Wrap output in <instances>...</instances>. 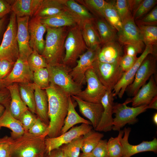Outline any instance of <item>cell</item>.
<instances>
[{"label": "cell", "instance_id": "1", "mask_svg": "<svg viewBox=\"0 0 157 157\" xmlns=\"http://www.w3.org/2000/svg\"><path fill=\"white\" fill-rule=\"evenodd\" d=\"M48 99V115L49 120V138L60 135L61 129L67 115L69 106V97L58 86L50 83L44 89Z\"/></svg>", "mask_w": 157, "mask_h": 157}, {"label": "cell", "instance_id": "2", "mask_svg": "<svg viewBox=\"0 0 157 157\" xmlns=\"http://www.w3.org/2000/svg\"><path fill=\"white\" fill-rule=\"evenodd\" d=\"M49 132L40 136L28 132L12 138L10 157H39L47 153L45 141Z\"/></svg>", "mask_w": 157, "mask_h": 157}, {"label": "cell", "instance_id": "3", "mask_svg": "<svg viewBox=\"0 0 157 157\" xmlns=\"http://www.w3.org/2000/svg\"><path fill=\"white\" fill-rule=\"evenodd\" d=\"M66 27L55 28L47 26L45 46L41 55L48 65L62 63L65 43L68 33Z\"/></svg>", "mask_w": 157, "mask_h": 157}, {"label": "cell", "instance_id": "4", "mask_svg": "<svg viewBox=\"0 0 157 157\" xmlns=\"http://www.w3.org/2000/svg\"><path fill=\"white\" fill-rule=\"evenodd\" d=\"M88 49L83 37L81 24L71 27L65 42V53L62 63L72 68L76 65L79 56Z\"/></svg>", "mask_w": 157, "mask_h": 157}, {"label": "cell", "instance_id": "5", "mask_svg": "<svg viewBox=\"0 0 157 157\" xmlns=\"http://www.w3.org/2000/svg\"><path fill=\"white\" fill-rule=\"evenodd\" d=\"M50 83L60 88L69 96H76L82 90V86L75 82L69 72L71 68L63 63L47 67Z\"/></svg>", "mask_w": 157, "mask_h": 157}, {"label": "cell", "instance_id": "6", "mask_svg": "<svg viewBox=\"0 0 157 157\" xmlns=\"http://www.w3.org/2000/svg\"><path fill=\"white\" fill-rule=\"evenodd\" d=\"M8 24L0 45V59H6L15 63L19 57L17 39L16 16L11 12Z\"/></svg>", "mask_w": 157, "mask_h": 157}, {"label": "cell", "instance_id": "7", "mask_svg": "<svg viewBox=\"0 0 157 157\" xmlns=\"http://www.w3.org/2000/svg\"><path fill=\"white\" fill-rule=\"evenodd\" d=\"M125 102L114 103L113 109V113L115 114L112 127L113 131H119L127 124H135L138 121L137 116L148 109L147 105L130 107Z\"/></svg>", "mask_w": 157, "mask_h": 157}, {"label": "cell", "instance_id": "8", "mask_svg": "<svg viewBox=\"0 0 157 157\" xmlns=\"http://www.w3.org/2000/svg\"><path fill=\"white\" fill-rule=\"evenodd\" d=\"M156 63L157 56L152 54H149L144 59L136 72L133 82L126 88L130 96H134L153 74L156 80Z\"/></svg>", "mask_w": 157, "mask_h": 157}, {"label": "cell", "instance_id": "9", "mask_svg": "<svg viewBox=\"0 0 157 157\" xmlns=\"http://www.w3.org/2000/svg\"><path fill=\"white\" fill-rule=\"evenodd\" d=\"M92 68L107 90L112 91L124 73L119 63H101L97 60L94 63Z\"/></svg>", "mask_w": 157, "mask_h": 157}, {"label": "cell", "instance_id": "10", "mask_svg": "<svg viewBox=\"0 0 157 157\" xmlns=\"http://www.w3.org/2000/svg\"><path fill=\"white\" fill-rule=\"evenodd\" d=\"M100 47L88 48L80 56L75 66L71 68L69 74L73 80L79 85L83 86L86 83L85 74L89 69L92 68L94 63L97 60Z\"/></svg>", "mask_w": 157, "mask_h": 157}, {"label": "cell", "instance_id": "11", "mask_svg": "<svg viewBox=\"0 0 157 157\" xmlns=\"http://www.w3.org/2000/svg\"><path fill=\"white\" fill-rule=\"evenodd\" d=\"M87 87L76 95L85 101L101 103L107 90L95 74L93 68L88 70L85 74Z\"/></svg>", "mask_w": 157, "mask_h": 157}, {"label": "cell", "instance_id": "12", "mask_svg": "<svg viewBox=\"0 0 157 157\" xmlns=\"http://www.w3.org/2000/svg\"><path fill=\"white\" fill-rule=\"evenodd\" d=\"M117 37L120 44L133 46L138 53H142L144 49L139 29L133 18L122 23V28L117 32Z\"/></svg>", "mask_w": 157, "mask_h": 157}, {"label": "cell", "instance_id": "13", "mask_svg": "<svg viewBox=\"0 0 157 157\" xmlns=\"http://www.w3.org/2000/svg\"><path fill=\"white\" fill-rule=\"evenodd\" d=\"M157 47L151 45L146 46L133 66L128 71L124 73L114 88L112 92L114 97L118 95L120 98L122 97L127 87L133 82L136 72L144 59L150 54L157 56Z\"/></svg>", "mask_w": 157, "mask_h": 157}, {"label": "cell", "instance_id": "14", "mask_svg": "<svg viewBox=\"0 0 157 157\" xmlns=\"http://www.w3.org/2000/svg\"><path fill=\"white\" fill-rule=\"evenodd\" d=\"M93 128L92 125L83 123L80 126L72 127L58 137L46 138L45 142L47 153H49L53 150L59 148L63 145L84 135Z\"/></svg>", "mask_w": 157, "mask_h": 157}, {"label": "cell", "instance_id": "15", "mask_svg": "<svg viewBox=\"0 0 157 157\" xmlns=\"http://www.w3.org/2000/svg\"><path fill=\"white\" fill-rule=\"evenodd\" d=\"M33 72L29 67L27 61L19 57L15 63L9 74L3 81L6 87L14 83H32Z\"/></svg>", "mask_w": 157, "mask_h": 157}, {"label": "cell", "instance_id": "16", "mask_svg": "<svg viewBox=\"0 0 157 157\" xmlns=\"http://www.w3.org/2000/svg\"><path fill=\"white\" fill-rule=\"evenodd\" d=\"M123 130V137H121L120 139L123 149L122 157H131L134 155L143 152L152 151L157 153V139L156 138H154L151 141H144L138 144L132 145L129 143L128 141L131 130V128H125Z\"/></svg>", "mask_w": 157, "mask_h": 157}, {"label": "cell", "instance_id": "17", "mask_svg": "<svg viewBox=\"0 0 157 157\" xmlns=\"http://www.w3.org/2000/svg\"><path fill=\"white\" fill-rule=\"evenodd\" d=\"M28 30L31 47L41 55L45 46L43 36L47 31V26L41 22L40 18L33 17L29 21Z\"/></svg>", "mask_w": 157, "mask_h": 157}, {"label": "cell", "instance_id": "18", "mask_svg": "<svg viewBox=\"0 0 157 157\" xmlns=\"http://www.w3.org/2000/svg\"><path fill=\"white\" fill-rule=\"evenodd\" d=\"M30 17H16L17 29V39L19 53V58L27 61L33 51L29 44V37L28 24Z\"/></svg>", "mask_w": 157, "mask_h": 157}, {"label": "cell", "instance_id": "19", "mask_svg": "<svg viewBox=\"0 0 157 157\" xmlns=\"http://www.w3.org/2000/svg\"><path fill=\"white\" fill-rule=\"evenodd\" d=\"M112 91L107 90L101 101L103 111L101 120L94 129L98 132L109 131L112 129L113 118L112 115L114 103Z\"/></svg>", "mask_w": 157, "mask_h": 157}, {"label": "cell", "instance_id": "20", "mask_svg": "<svg viewBox=\"0 0 157 157\" xmlns=\"http://www.w3.org/2000/svg\"><path fill=\"white\" fill-rule=\"evenodd\" d=\"M156 96L157 81L152 75L148 83L143 85L133 98L126 100L125 102L127 104L132 102V106L134 107L148 105Z\"/></svg>", "mask_w": 157, "mask_h": 157}, {"label": "cell", "instance_id": "21", "mask_svg": "<svg viewBox=\"0 0 157 157\" xmlns=\"http://www.w3.org/2000/svg\"><path fill=\"white\" fill-rule=\"evenodd\" d=\"M71 97L77 102L80 112L88 119L94 129L98 125L103 111L101 103H95L83 100L75 95Z\"/></svg>", "mask_w": 157, "mask_h": 157}, {"label": "cell", "instance_id": "22", "mask_svg": "<svg viewBox=\"0 0 157 157\" xmlns=\"http://www.w3.org/2000/svg\"><path fill=\"white\" fill-rule=\"evenodd\" d=\"M65 1L66 0H42L33 17L43 19L71 12Z\"/></svg>", "mask_w": 157, "mask_h": 157}, {"label": "cell", "instance_id": "23", "mask_svg": "<svg viewBox=\"0 0 157 157\" xmlns=\"http://www.w3.org/2000/svg\"><path fill=\"white\" fill-rule=\"evenodd\" d=\"M123 53L121 44L117 41L109 42L101 48L97 60L101 63L118 64Z\"/></svg>", "mask_w": 157, "mask_h": 157}, {"label": "cell", "instance_id": "24", "mask_svg": "<svg viewBox=\"0 0 157 157\" xmlns=\"http://www.w3.org/2000/svg\"><path fill=\"white\" fill-rule=\"evenodd\" d=\"M41 22L51 28L72 27L80 24L82 22L72 12H68L51 17L40 19Z\"/></svg>", "mask_w": 157, "mask_h": 157}, {"label": "cell", "instance_id": "25", "mask_svg": "<svg viewBox=\"0 0 157 157\" xmlns=\"http://www.w3.org/2000/svg\"><path fill=\"white\" fill-rule=\"evenodd\" d=\"M6 88L8 90L10 95L9 111L14 117L19 120L22 115L28 110V108L21 97L18 83H14Z\"/></svg>", "mask_w": 157, "mask_h": 157}, {"label": "cell", "instance_id": "26", "mask_svg": "<svg viewBox=\"0 0 157 157\" xmlns=\"http://www.w3.org/2000/svg\"><path fill=\"white\" fill-rule=\"evenodd\" d=\"M12 6V10L16 17H33L42 0H8Z\"/></svg>", "mask_w": 157, "mask_h": 157}, {"label": "cell", "instance_id": "27", "mask_svg": "<svg viewBox=\"0 0 157 157\" xmlns=\"http://www.w3.org/2000/svg\"><path fill=\"white\" fill-rule=\"evenodd\" d=\"M34 85L36 113L38 117L49 125V120L48 115V103L47 93L44 89L40 88L34 84Z\"/></svg>", "mask_w": 157, "mask_h": 157}, {"label": "cell", "instance_id": "28", "mask_svg": "<svg viewBox=\"0 0 157 157\" xmlns=\"http://www.w3.org/2000/svg\"><path fill=\"white\" fill-rule=\"evenodd\" d=\"M5 127L11 131L10 136L15 138L19 137L25 133L20 121L14 117L9 110L6 107L5 111L0 117V128Z\"/></svg>", "mask_w": 157, "mask_h": 157}, {"label": "cell", "instance_id": "29", "mask_svg": "<svg viewBox=\"0 0 157 157\" xmlns=\"http://www.w3.org/2000/svg\"><path fill=\"white\" fill-rule=\"evenodd\" d=\"M93 21L88 20L82 22L81 26L82 35L88 48H95L100 46L101 40Z\"/></svg>", "mask_w": 157, "mask_h": 157}, {"label": "cell", "instance_id": "30", "mask_svg": "<svg viewBox=\"0 0 157 157\" xmlns=\"http://www.w3.org/2000/svg\"><path fill=\"white\" fill-rule=\"evenodd\" d=\"M96 20L95 27L101 44L117 40V31L104 18Z\"/></svg>", "mask_w": 157, "mask_h": 157}, {"label": "cell", "instance_id": "31", "mask_svg": "<svg viewBox=\"0 0 157 157\" xmlns=\"http://www.w3.org/2000/svg\"><path fill=\"white\" fill-rule=\"evenodd\" d=\"M80 123H85L92 125L90 122L80 116L75 110L71 97H69V106L67 113L60 133L62 134L67 131L74 125Z\"/></svg>", "mask_w": 157, "mask_h": 157}, {"label": "cell", "instance_id": "32", "mask_svg": "<svg viewBox=\"0 0 157 157\" xmlns=\"http://www.w3.org/2000/svg\"><path fill=\"white\" fill-rule=\"evenodd\" d=\"M19 91L23 101L33 113H36L34 87L33 83H18Z\"/></svg>", "mask_w": 157, "mask_h": 157}, {"label": "cell", "instance_id": "33", "mask_svg": "<svg viewBox=\"0 0 157 157\" xmlns=\"http://www.w3.org/2000/svg\"><path fill=\"white\" fill-rule=\"evenodd\" d=\"M104 136L103 133L94 130H91L83 135L82 144L81 150L84 154L90 153Z\"/></svg>", "mask_w": 157, "mask_h": 157}, {"label": "cell", "instance_id": "34", "mask_svg": "<svg viewBox=\"0 0 157 157\" xmlns=\"http://www.w3.org/2000/svg\"><path fill=\"white\" fill-rule=\"evenodd\" d=\"M103 18L117 32L122 28V23L114 4L113 1L108 3L103 13Z\"/></svg>", "mask_w": 157, "mask_h": 157}, {"label": "cell", "instance_id": "35", "mask_svg": "<svg viewBox=\"0 0 157 157\" xmlns=\"http://www.w3.org/2000/svg\"><path fill=\"white\" fill-rule=\"evenodd\" d=\"M66 4L68 9L83 21H93L96 18L83 6L74 0H66Z\"/></svg>", "mask_w": 157, "mask_h": 157}, {"label": "cell", "instance_id": "36", "mask_svg": "<svg viewBox=\"0 0 157 157\" xmlns=\"http://www.w3.org/2000/svg\"><path fill=\"white\" fill-rule=\"evenodd\" d=\"M141 35L142 41L146 46H157V26L137 25Z\"/></svg>", "mask_w": 157, "mask_h": 157}, {"label": "cell", "instance_id": "37", "mask_svg": "<svg viewBox=\"0 0 157 157\" xmlns=\"http://www.w3.org/2000/svg\"><path fill=\"white\" fill-rule=\"evenodd\" d=\"M83 135L62 145L60 148L65 157H78L82 144Z\"/></svg>", "mask_w": 157, "mask_h": 157}, {"label": "cell", "instance_id": "38", "mask_svg": "<svg viewBox=\"0 0 157 157\" xmlns=\"http://www.w3.org/2000/svg\"><path fill=\"white\" fill-rule=\"evenodd\" d=\"M124 134V130H120L117 137H111L107 141L109 157H122L123 149L120 139Z\"/></svg>", "mask_w": 157, "mask_h": 157}, {"label": "cell", "instance_id": "39", "mask_svg": "<svg viewBox=\"0 0 157 157\" xmlns=\"http://www.w3.org/2000/svg\"><path fill=\"white\" fill-rule=\"evenodd\" d=\"M33 83L40 88L45 89L50 85L49 72L47 68H43L33 72Z\"/></svg>", "mask_w": 157, "mask_h": 157}, {"label": "cell", "instance_id": "40", "mask_svg": "<svg viewBox=\"0 0 157 157\" xmlns=\"http://www.w3.org/2000/svg\"><path fill=\"white\" fill-rule=\"evenodd\" d=\"M27 62L33 72L43 68H47V64L44 58L35 51H33L28 58Z\"/></svg>", "mask_w": 157, "mask_h": 157}, {"label": "cell", "instance_id": "41", "mask_svg": "<svg viewBox=\"0 0 157 157\" xmlns=\"http://www.w3.org/2000/svg\"><path fill=\"white\" fill-rule=\"evenodd\" d=\"M113 2L122 23L133 18L128 6L127 0H117Z\"/></svg>", "mask_w": 157, "mask_h": 157}, {"label": "cell", "instance_id": "42", "mask_svg": "<svg viewBox=\"0 0 157 157\" xmlns=\"http://www.w3.org/2000/svg\"><path fill=\"white\" fill-rule=\"evenodd\" d=\"M157 2L156 0H143L133 16L135 22L149 13L156 5Z\"/></svg>", "mask_w": 157, "mask_h": 157}, {"label": "cell", "instance_id": "43", "mask_svg": "<svg viewBox=\"0 0 157 157\" xmlns=\"http://www.w3.org/2000/svg\"><path fill=\"white\" fill-rule=\"evenodd\" d=\"M84 1L87 6L94 13L103 18V11L108 2L104 0H85Z\"/></svg>", "mask_w": 157, "mask_h": 157}, {"label": "cell", "instance_id": "44", "mask_svg": "<svg viewBox=\"0 0 157 157\" xmlns=\"http://www.w3.org/2000/svg\"><path fill=\"white\" fill-rule=\"evenodd\" d=\"M136 25L157 26V6H156L147 14L135 21Z\"/></svg>", "mask_w": 157, "mask_h": 157}, {"label": "cell", "instance_id": "45", "mask_svg": "<svg viewBox=\"0 0 157 157\" xmlns=\"http://www.w3.org/2000/svg\"><path fill=\"white\" fill-rule=\"evenodd\" d=\"M27 132L35 135L40 136L47 132H49V125L44 123L38 117Z\"/></svg>", "mask_w": 157, "mask_h": 157}, {"label": "cell", "instance_id": "46", "mask_svg": "<svg viewBox=\"0 0 157 157\" xmlns=\"http://www.w3.org/2000/svg\"><path fill=\"white\" fill-rule=\"evenodd\" d=\"M89 154L93 157H109L107 140L101 139Z\"/></svg>", "mask_w": 157, "mask_h": 157}, {"label": "cell", "instance_id": "47", "mask_svg": "<svg viewBox=\"0 0 157 157\" xmlns=\"http://www.w3.org/2000/svg\"><path fill=\"white\" fill-rule=\"evenodd\" d=\"M37 118L28 109L25 111L19 120L21 122L25 132H27L33 124Z\"/></svg>", "mask_w": 157, "mask_h": 157}, {"label": "cell", "instance_id": "48", "mask_svg": "<svg viewBox=\"0 0 157 157\" xmlns=\"http://www.w3.org/2000/svg\"><path fill=\"white\" fill-rule=\"evenodd\" d=\"M138 58L137 56L124 54L121 58L119 63V65L123 72H125L133 66Z\"/></svg>", "mask_w": 157, "mask_h": 157}, {"label": "cell", "instance_id": "49", "mask_svg": "<svg viewBox=\"0 0 157 157\" xmlns=\"http://www.w3.org/2000/svg\"><path fill=\"white\" fill-rule=\"evenodd\" d=\"M12 138L5 136L0 138V157H10Z\"/></svg>", "mask_w": 157, "mask_h": 157}, {"label": "cell", "instance_id": "50", "mask_svg": "<svg viewBox=\"0 0 157 157\" xmlns=\"http://www.w3.org/2000/svg\"><path fill=\"white\" fill-rule=\"evenodd\" d=\"M15 63L8 60H1L0 67V80L5 78L10 73Z\"/></svg>", "mask_w": 157, "mask_h": 157}, {"label": "cell", "instance_id": "51", "mask_svg": "<svg viewBox=\"0 0 157 157\" xmlns=\"http://www.w3.org/2000/svg\"><path fill=\"white\" fill-rule=\"evenodd\" d=\"M10 99V92L6 88L0 90V104L3 105L5 108L8 107Z\"/></svg>", "mask_w": 157, "mask_h": 157}, {"label": "cell", "instance_id": "52", "mask_svg": "<svg viewBox=\"0 0 157 157\" xmlns=\"http://www.w3.org/2000/svg\"><path fill=\"white\" fill-rule=\"evenodd\" d=\"M12 11L11 5L8 0H0V19Z\"/></svg>", "mask_w": 157, "mask_h": 157}, {"label": "cell", "instance_id": "53", "mask_svg": "<svg viewBox=\"0 0 157 157\" xmlns=\"http://www.w3.org/2000/svg\"><path fill=\"white\" fill-rule=\"evenodd\" d=\"M128 6L132 17L143 0H127Z\"/></svg>", "mask_w": 157, "mask_h": 157}, {"label": "cell", "instance_id": "54", "mask_svg": "<svg viewBox=\"0 0 157 157\" xmlns=\"http://www.w3.org/2000/svg\"><path fill=\"white\" fill-rule=\"evenodd\" d=\"M124 52V54L132 56H136L138 53L136 49L130 45H125Z\"/></svg>", "mask_w": 157, "mask_h": 157}, {"label": "cell", "instance_id": "55", "mask_svg": "<svg viewBox=\"0 0 157 157\" xmlns=\"http://www.w3.org/2000/svg\"><path fill=\"white\" fill-rule=\"evenodd\" d=\"M47 157H65L61 150L59 148L52 150L48 153Z\"/></svg>", "mask_w": 157, "mask_h": 157}, {"label": "cell", "instance_id": "56", "mask_svg": "<svg viewBox=\"0 0 157 157\" xmlns=\"http://www.w3.org/2000/svg\"><path fill=\"white\" fill-rule=\"evenodd\" d=\"M148 108L157 109V96L155 97L147 105Z\"/></svg>", "mask_w": 157, "mask_h": 157}, {"label": "cell", "instance_id": "57", "mask_svg": "<svg viewBox=\"0 0 157 157\" xmlns=\"http://www.w3.org/2000/svg\"><path fill=\"white\" fill-rule=\"evenodd\" d=\"M5 20L6 16L0 19V38L3 31Z\"/></svg>", "mask_w": 157, "mask_h": 157}, {"label": "cell", "instance_id": "58", "mask_svg": "<svg viewBox=\"0 0 157 157\" xmlns=\"http://www.w3.org/2000/svg\"><path fill=\"white\" fill-rule=\"evenodd\" d=\"M5 109V107L3 105L0 104V117L4 112Z\"/></svg>", "mask_w": 157, "mask_h": 157}, {"label": "cell", "instance_id": "59", "mask_svg": "<svg viewBox=\"0 0 157 157\" xmlns=\"http://www.w3.org/2000/svg\"><path fill=\"white\" fill-rule=\"evenodd\" d=\"M154 123L156 125H157V113H155L154 115L152 118Z\"/></svg>", "mask_w": 157, "mask_h": 157}, {"label": "cell", "instance_id": "60", "mask_svg": "<svg viewBox=\"0 0 157 157\" xmlns=\"http://www.w3.org/2000/svg\"><path fill=\"white\" fill-rule=\"evenodd\" d=\"M78 157H93L90 154H84L82 153L80 154Z\"/></svg>", "mask_w": 157, "mask_h": 157}, {"label": "cell", "instance_id": "61", "mask_svg": "<svg viewBox=\"0 0 157 157\" xmlns=\"http://www.w3.org/2000/svg\"><path fill=\"white\" fill-rule=\"evenodd\" d=\"M6 87V86L4 84L3 80H0V90Z\"/></svg>", "mask_w": 157, "mask_h": 157}, {"label": "cell", "instance_id": "62", "mask_svg": "<svg viewBox=\"0 0 157 157\" xmlns=\"http://www.w3.org/2000/svg\"><path fill=\"white\" fill-rule=\"evenodd\" d=\"M48 153H47L44 154L41 156L39 157H47V155Z\"/></svg>", "mask_w": 157, "mask_h": 157}, {"label": "cell", "instance_id": "63", "mask_svg": "<svg viewBox=\"0 0 157 157\" xmlns=\"http://www.w3.org/2000/svg\"><path fill=\"white\" fill-rule=\"evenodd\" d=\"M1 63V60L0 59V67Z\"/></svg>", "mask_w": 157, "mask_h": 157}]
</instances>
